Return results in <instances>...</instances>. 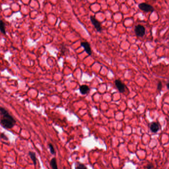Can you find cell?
Masks as SVG:
<instances>
[{"instance_id":"3","label":"cell","mask_w":169,"mask_h":169,"mask_svg":"<svg viewBox=\"0 0 169 169\" xmlns=\"http://www.w3.org/2000/svg\"><path fill=\"white\" fill-rule=\"evenodd\" d=\"M135 32L137 37H142L145 34V29L144 26L139 24L136 26Z\"/></svg>"},{"instance_id":"8","label":"cell","mask_w":169,"mask_h":169,"mask_svg":"<svg viewBox=\"0 0 169 169\" xmlns=\"http://www.w3.org/2000/svg\"><path fill=\"white\" fill-rule=\"evenodd\" d=\"M79 89H80V93L82 95H86V94H87V93H88L90 91V88L87 85H85L81 86L80 87Z\"/></svg>"},{"instance_id":"12","label":"cell","mask_w":169,"mask_h":169,"mask_svg":"<svg viewBox=\"0 0 169 169\" xmlns=\"http://www.w3.org/2000/svg\"><path fill=\"white\" fill-rule=\"evenodd\" d=\"M75 169H88L85 165L80 162H77L75 163Z\"/></svg>"},{"instance_id":"1","label":"cell","mask_w":169,"mask_h":169,"mask_svg":"<svg viewBox=\"0 0 169 169\" xmlns=\"http://www.w3.org/2000/svg\"><path fill=\"white\" fill-rule=\"evenodd\" d=\"M0 124L6 129L13 128L16 124V121L4 108L0 107Z\"/></svg>"},{"instance_id":"11","label":"cell","mask_w":169,"mask_h":169,"mask_svg":"<svg viewBox=\"0 0 169 169\" xmlns=\"http://www.w3.org/2000/svg\"><path fill=\"white\" fill-rule=\"evenodd\" d=\"M0 31L1 33L6 35V25L4 21L2 20H0Z\"/></svg>"},{"instance_id":"7","label":"cell","mask_w":169,"mask_h":169,"mask_svg":"<svg viewBox=\"0 0 169 169\" xmlns=\"http://www.w3.org/2000/svg\"><path fill=\"white\" fill-rule=\"evenodd\" d=\"M159 126L156 122H153L150 125V130L151 132L154 133H156L159 130Z\"/></svg>"},{"instance_id":"2","label":"cell","mask_w":169,"mask_h":169,"mask_svg":"<svg viewBox=\"0 0 169 169\" xmlns=\"http://www.w3.org/2000/svg\"><path fill=\"white\" fill-rule=\"evenodd\" d=\"M139 8L141 11L146 13H149V12L152 13L154 11V8L151 5L145 3H142L140 4H139Z\"/></svg>"},{"instance_id":"9","label":"cell","mask_w":169,"mask_h":169,"mask_svg":"<svg viewBox=\"0 0 169 169\" xmlns=\"http://www.w3.org/2000/svg\"><path fill=\"white\" fill-rule=\"evenodd\" d=\"M29 156L30 157L32 161H33V164L35 166H36L37 164V158H36V153L32 151H29Z\"/></svg>"},{"instance_id":"5","label":"cell","mask_w":169,"mask_h":169,"mask_svg":"<svg viewBox=\"0 0 169 169\" xmlns=\"http://www.w3.org/2000/svg\"><path fill=\"white\" fill-rule=\"evenodd\" d=\"M115 84L116 87H117L118 91H119L120 93H123L125 92L126 87L124 83L122 82L121 80L119 79H117L115 81Z\"/></svg>"},{"instance_id":"16","label":"cell","mask_w":169,"mask_h":169,"mask_svg":"<svg viewBox=\"0 0 169 169\" xmlns=\"http://www.w3.org/2000/svg\"><path fill=\"white\" fill-rule=\"evenodd\" d=\"M153 168V165L151 163L149 164L148 165H147V169H152Z\"/></svg>"},{"instance_id":"10","label":"cell","mask_w":169,"mask_h":169,"mask_svg":"<svg viewBox=\"0 0 169 169\" xmlns=\"http://www.w3.org/2000/svg\"><path fill=\"white\" fill-rule=\"evenodd\" d=\"M50 165L52 169H58L57 159L55 158H53L52 159V160L50 161Z\"/></svg>"},{"instance_id":"6","label":"cell","mask_w":169,"mask_h":169,"mask_svg":"<svg viewBox=\"0 0 169 169\" xmlns=\"http://www.w3.org/2000/svg\"><path fill=\"white\" fill-rule=\"evenodd\" d=\"M81 45L84 48V50L87 54H88L89 55H91L92 52H91V46L88 42H82L81 44Z\"/></svg>"},{"instance_id":"18","label":"cell","mask_w":169,"mask_h":169,"mask_svg":"<svg viewBox=\"0 0 169 169\" xmlns=\"http://www.w3.org/2000/svg\"><path fill=\"white\" fill-rule=\"evenodd\" d=\"M153 1H157V0H153Z\"/></svg>"},{"instance_id":"15","label":"cell","mask_w":169,"mask_h":169,"mask_svg":"<svg viewBox=\"0 0 169 169\" xmlns=\"http://www.w3.org/2000/svg\"><path fill=\"white\" fill-rule=\"evenodd\" d=\"M162 83L161 82H159L157 84V90L159 91H161L162 90Z\"/></svg>"},{"instance_id":"13","label":"cell","mask_w":169,"mask_h":169,"mask_svg":"<svg viewBox=\"0 0 169 169\" xmlns=\"http://www.w3.org/2000/svg\"><path fill=\"white\" fill-rule=\"evenodd\" d=\"M49 147L50 149V152L51 153V154H53V155L55 154V149H54L53 145L52 144H49Z\"/></svg>"},{"instance_id":"14","label":"cell","mask_w":169,"mask_h":169,"mask_svg":"<svg viewBox=\"0 0 169 169\" xmlns=\"http://www.w3.org/2000/svg\"><path fill=\"white\" fill-rule=\"evenodd\" d=\"M0 137H1V139H3L4 140H8V137L6 136V135L4 134V133H2V134L0 135Z\"/></svg>"},{"instance_id":"4","label":"cell","mask_w":169,"mask_h":169,"mask_svg":"<svg viewBox=\"0 0 169 169\" xmlns=\"http://www.w3.org/2000/svg\"><path fill=\"white\" fill-rule=\"evenodd\" d=\"M90 19H91V22L92 24L95 26L96 30L99 32H101L103 30L101 23L98 21L94 17L91 16Z\"/></svg>"},{"instance_id":"17","label":"cell","mask_w":169,"mask_h":169,"mask_svg":"<svg viewBox=\"0 0 169 169\" xmlns=\"http://www.w3.org/2000/svg\"><path fill=\"white\" fill-rule=\"evenodd\" d=\"M167 88L169 90V82L167 84Z\"/></svg>"}]
</instances>
